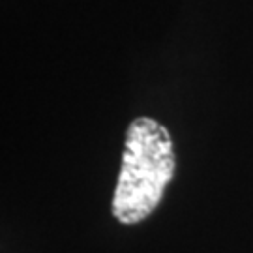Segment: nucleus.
<instances>
[{
    "instance_id": "f257e3e1",
    "label": "nucleus",
    "mask_w": 253,
    "mask_h": 253,
    "mask_svg": "<svg viewBox=\"0 0 253 253\" xmlns=\"http://www.w3.org/2000/svg\"><path fill=\"white\" fill-rule=\"evenodd\" d=\"M174 176L172 139L160 122L135 118L126 133V148L113 197V216L124 225L143 221L160 205Z\"/></svg>"
}]
</instances>
